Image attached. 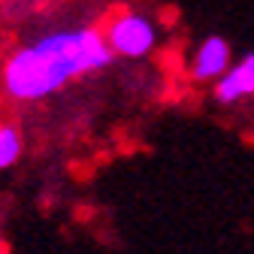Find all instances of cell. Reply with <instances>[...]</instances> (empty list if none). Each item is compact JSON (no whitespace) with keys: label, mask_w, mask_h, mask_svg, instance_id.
<instances>
[{"label":"cell","mask_w":254,"mask_h":254,"mask_svg":"<svg viewBox=\"0 0 254 254\" xmlns=\"http://www.w3.org/2000/svg\"><path fill=\"white\" fill-rule=\"evenodd\" d=\"M115 61L100 27H64L18 46L0 70L3 94L15 103H37L76 79L106 70Z\"/></svg>","instance_id":"cell-1"},{"label":"cell","mask_w":254,"mask_h":254,"mask_svg":"<svg viewBox=\"0 0 254 254\" xmlns=\"http://www.w3.org/2000/svg\"><path fill=\"white\" fill-rule=\"evenodd\" d=\"M103 40L109 46V52L115 58H148L157 49V24L151 15L136 12V9H118L112 15H106V21L100 24Z\"/></svg>","instance_id":"cell-2"},{"label":"cell","mask_w":254,"mask_h":254,"mask_svg":"<svg viewBox=\"0 0 254 254\" xmlns=\"http://www.w3.org/2000/svg\"><path fill=\"white\" fill-rule=\"evenodd\" d=\"M233 67V52L224 37H206L194 58H190V79L194 82H218Z\"/></svg>","instance_id":"cell-3"},{"label":"cell","mask_w":254,"mask_h":254,"mask_svg":"<svg viewBox=\"0 0 254 254\" xmlns=\"http://www.w3.org/2000/svg\"><path fill=\"white\" fill-rule=\"evenodd\" d=\"M212 97L218 103H224V106H233L239 100H251L254 97V52L242 55L239 61H233V67L215 82Z\"/></svg>","instance_id":"cell-4"},{"label":"cell","mask_w":254,"mask_h":254,"mask_svg":"<svg viewBox=\"0 0 254 254\" xmlns=\"http://www.w3.org/2000/svg\"><path fill=\"white\" fill-rule=\"evenodd\" d=\"M24 151V139L15 124H0V170H9L18 164V157Z\"/></svg>","instance_id":"cell-5"},{"label":"cell","mask_w":254,"mask_h":254,"mask_svg":"<svg viewBox=\"0 0 254 254\" xmlns=\"http://www.w3.org/2000/svg\"><path fill=\"white\" fill-rule=\"evenodd\" d=\"M0 254H9V248H6V242H0Z\"/></svg>","instance_id":"cell-6"}]
</instances>
